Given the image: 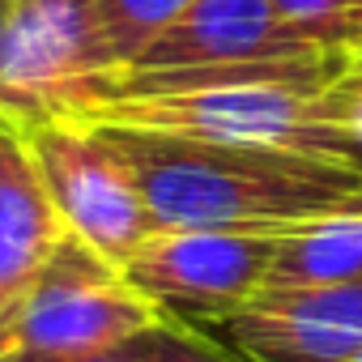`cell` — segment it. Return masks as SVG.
I'll return each instance as SVG.
<instances>
[{"label": "cell", "mask_w": 362, "mask_h": 362, "mask_svg": "<svg viewBox=\"0 0 362 362\" xmlns=\"http://www.w3.org/2000/svg\"><path fill=\"white\" fill-rule=\"evenodd\" d=\"M354 60H358V64H362V56H354Z\"/></svg>", "instance_id": "18"}, {"label": "cell", "mask_w": 362, "mask_h": 362, "mask_svg": "<svg viewBox=\"0 0 362 362\" xmlns=\"http://www.w3.org/2000/svg\"><path fill=\"white\" fill-rule=\"evenodd\" d=\"M273 247L277 235L158 226L119 269L166 315L214 324L264 290Z\"/></svg>", "instance_id": "6"}, {"label": "cell", "mask_w": 362, "mask_h": 362, "mask_svg": "<svg viewBox=\"0 0 362 362\" xmlns=\"http://www.w3.org/2000/svg\"><path fill=\"white\" fill-rule=\"evenodd\" d=\"M281 26L311 47H349V18L358 0H273Z\"/></svg>", "instance_id": "12"}, {"label": "cell", "mask_w": 362, "mask_h": 362, "mask_svg": "<svg viewBox=\"0 0 362 362\" xmlns=\"http://www.w3.org/2000/svg\"><path fill=\"white\" fill-rule=\"evenodd\" d=\"M115 73V56L90 0H18L0 47L5 115L18 124L69 115Z\"/></svg>", "instance_id": "5"}, {"label": "cell", "mask_w": 362, "mask_h": 362, "mask_svg": "<svg viewBox=\"0 0 362 362\" xmlns=\"http://www.w3.org/2000/svg\"><path fill=\"white\" fill-rule=\"evenodd\" d=\"M354 52H320L303 60L115 73L90 103L64 119L192 136L218 145H260L320 162L362 166V136L349 124L341 77Z\"/></svg>", "instance_id": "1"}, {"label": "cell", "mask_w": 362, "mask_h": 362, "mask_svg": "<svg viewBox=\"0 0 362 362\" xmlns=\"http://www.w3.org/2000/svg\"><path fill=\"white\" fill-rule=\"evenodd\" d=\"M349 47H354V56H362V5L349 18Z\"/></svg>", "instance_id": "15"}, {"label": "cell", "mask_w": 362, "mask_h": 362, "mask_svg": "<svg viewBox=\"0 0 362 362\" xmlns=\"http://www.w3.org/2000/svg\"><path fill=\"white\" fill-rule=\"evenodd\" d=\"M90 5H94V13L103 22L115 69L124 73L179 13L192 5V0H90Z\"/></svg>", "instance_id": "11"}, {"label": "cell", "mask_w": 362, "mask_h": 362, "mask_svg": "<svg viewBox=\"0 0 362 362\" xmlns=\"http://www.w3.org/2000/svg\"><path fill=\"white\" fill-rule=\"evenodd\" d=\"M22 128L64 230L86 239L107 260L124 264L158 230L132 162L103 128L81 119L52 115Z\"/></svg>", "instance_id": "4"}, {"label": "cell", "mask_w": 362, "mask_h": 362, "mask_svg": "<svg viewBox=\"0 0 362 362\" xmlns=\"http://www.w3.org/2000/svg\"><path fill=\"white\" fill-rule=\"evenodd\" d=\"M341 47H311L294 39L273 0H192L128 69L175 73V69H222V64H269L303 60Z\"/></svg>", "instance_id": "8"}, {"label": "cell", "mask_w": 362, "mask_h": 362, "mask_svg": "<svg viewBox=\"0 0 362 362\" xmlns=\"http://www.w3.org/2000/svg\"><path fill=\"white\" fill-rule=\"evenodd\" d=\"M141 337L128 345H115V349H94V354H5L0 362H149Z\"/></svg>", "instance_id": "14"}, {"label": "cell", "mask_w": 362, "mask_h": 362, "mask_svg": "<svg viewBox=\"0 0 362 362\" xmlns=\"http://www.w3.org/2000/svg\"><path fill=\"white\" fill-rule=\"evenodd\" d=\"M13 9H18V0H0V47H5V35H9V22H13Z\"/></svg>", "instance_id": "16"}, {"label": "cell", "mask_w": 362, "mask_h": 362, "mask_svg": "<svg viewBox=\"0 0 362 362\" xmlns=\"http://www.w3.org/2000/svg\"><path fill=\"white\" fill-rule=\"evenodd\" d=\"M349 362H362V354H358V358H349Z\"/></svg>", "instance_id": "17"}, {"label": "cell", "mask_w": 362, "mask_h": 362, "mask_svg": "<svg viewBox=\"0 0 362 362\" xmlns=\"http://www.w3.org/2000/svg\"><path fill=\"white\" fill-rule=\"evenodd\" d=\"M141 341H145V358L149 362H243L239 354L218 345L205 328L179 320V315H162Z\"/></svg>", "instance_id": "13"}, {"label": "cell", "mask_w": 362, "mask_h": 362, "mask_svg": "<svg viewBox=\"0 0 362 362\" xmlns=\"http://www.w3.org/2000/svg\"><path fill=\"white\" fill-rule=\"evenodd\" d=\"M358 5H362V0H358Z\"/></svg>", "instance_id": "19"}, {"label": "cell", "mask_w": 362, "mask_h": 362, "mask_svg": "<svg viewBox=\"0 0 362 362\" xmlns=\"http://www.w3.org/2000/svg\"><path fill=\"white\" fill-rule=\"evenodd\" d=\"M94 128L132 162L158 226L294 235L320 222L362 218V166L260 145H218L111 124Z\"/></svg>", "instance_id": "2"}, {"label": "cell", "mask_w": 362, "mask_h": 362, "mask_svg": "<svg viewBox=\"0 0 362 362\" xmlns=\"http://www.w3.org/2000/svg\"><path fill=\"white\" fill-rule=\"evenodd\" d=\"M197 328L243 362H349L362 354V286L260 290L247 307Z\"/></svg>", "instance_id": "7"}, {"label": "cell", "mask_w": 362, "mask_h": 362, "mask_svg": "<svg viewBox=\"0 0 362 362\" xmlns=\"http://www.w3.org/2000/svg\"><path fill=\"white\" fill-rule=\"evenodd\" d=\"M166 311L145 298L115 260L86 239L64 235L26 290L0 358L5 354H94L149 332Z\"/></svg>", "instance_id": "3"}, {"label": "cell", "mask_w": 362, "mask_h": 362, "mask_svg": "<svg viewBox=\"0 0 362 362\" xmlns=\"http://www.w3.org/2000/svg\"><path fill=\"white\" fill-rule=\"evenodd\" d=\"M64 235L69 230L43 188L26 128L0 111V345Z\"/></svg>", "instance_id": "9"}, {"label": "cell", "mask_w": 362, "mask_h": 362, "mask_svg": "<svg viewBox=\"0 0 362 362\" xmlns=\"http://www.w3.org/2000/svg\"><path fill=\"white\" fill-rule=\"evenodd\" d=\"M307 286H362V218H337L277 235L264 290Z\"/></svg>", "instance_id": "10"}]
</instances>
